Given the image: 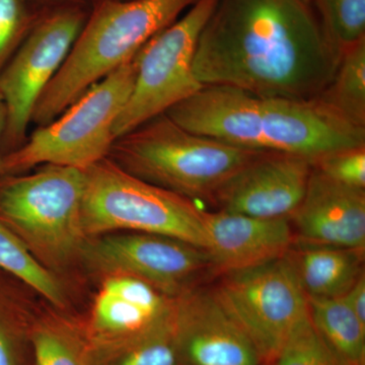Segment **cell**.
Returning <instances> with one entry per match:
<instances>
[{
	"instance_id": "31",
	"label": "cell",
	"mask_w": 365,
	"mask_h": 365,
	"mask_svg": "<svg viewBox=\"0 0 365 365\" xmlns=\"http://www.w3.org/2000/svg\"><path fill=\"white\" fill-rule=\"evenodd\" d=\"M43 2L49 4V9L52 7L63 6V4H85V0H41Z\"/></svg>"
},
{
	"instance_id": "30",
	"label": "cell",
	"mask_w": 365,
	"mask_h": 365,
	"mask_svg": "<svg viewBox=\"0 0 365 365\" xmlns=\"http://www.w3.org/2000/svg\"><path fill=\"white\" fill-rule=\"evenodd\" d=\"M6 108L4 104V100H2L1 96H0V165H1L2 155V140H4V130H6Z\"/></svg>"
},
{
	"instance_id": "3",
	"label": "cell",
	"mask_w": 365,
	"mask_h": 365,
	"mask_svg": "<svg viewBox=\"0 0 365 365\" xmlns=\"http://www.w3.org/2000/svg\"><path fill=\"white\" fill-rule=\"evenodd\" d=\"M262 153L191 133L165 113L118 137L108 157L143 181L210 202L225 182Z\"/></svg>"
},
{
	"instance_id": "7",
	"label": "cell",
	"mask_w": 365,
	"mask_h": 365,
	"mask_svg": "<svg viewBox=\"0 0 365 365\" xmlns=\"http://www.w3.org/2000/svg\"><path fill=\"white\" fill-rule=\"evenodd\" d=\"M213 290L253 343L262 362L273 364L289 336L309 316V300L288 253L222 274Z\"/></svg>"
},
{
	"instance_id": "25",
	"label": "cell",
	"mask_w": 365,
	"mask_h": 365,
	"mask_svg": "<svg viewBox=\"0 0 365 365\" xmlns=\"http://www.w3.org/2000/svg\"><path fill=\"white\" fill-rule=\"evenodd\" d=\"M313 165L333 181L365 190V146L327 153L314 160Z\"/></svg>"
},
{
	"instance_id": "23",
	"label": "cell",
	"mask_w": 365,
	"mask_h": 365,
	"mask_svg": "<svg viewBox=\"0 0 365 365\" xmlns=\"http://www.w3.org/2000/svg\"><path fill=\"white\" fill-rule=\"evenodd\" d=\"M273 364L345 365L319 337L309 316L289 336Z\"/></svg>"
},
{
	"instance_id": "14",
	"label": "cell",
	"mask_w": 365,
	"mask_h": 365,
	"mask_svg": "<svg viewBox=\"0 0 365 365\" xmlns=\"http://www.w3.org/2000/svg\"><path fill=\"white\" fill-rule=\"evenodd\" d=\"M295 241L365 248V190L350 188L313 165L306 194L290 216Z\"/></svg>"
},
{
	"instance_id": "6",
	"label": "cell",
	"mask_w": 365,
	"mask_h": 365,
	"mask_svg": "<svg viewBox=\"0 0 365 365\" xmlns=\"http://www.w3.org/2000/svg\"><path fill=\"white\" fill-rule=\"evenodd\" d=\"M85 170L46 165L28 176L0 182V220L45 256L62 258L85 237L81 223Z\"/></svg>"
},
{
	"instance_id": "10",
	"label": "cell",
	"mask_w": 365,
	"mask_h": 365,
	"mask_svg": "<svg viewBox=\"0 0 365 365\" xmlns=\"http://www.w3.org/2000/svg\"><path fill=\"white\" fill-rule=\"evenodd\" d=\"M312 170L306 158L264 151L225 182L210 203L252 217L290 218L304 199Z\"/></svg>"
},
{
	"instance_id": "9",
	"label": "cell",
	"mask_w": 365,
	"mask_h": 365,
	"mask_svg": "<svg viewBox=\"0 0 365 365\" xmlns=\"http://www.w3.org/2000/svg\"><path fill=\"white\" fill-rule=\"evenodd\" d=\"M88 13L81 4L43 11L0 72V96L6 108L2 145L9 153L26 140L34 109L63 66Z\"/></svg>"
},
{
	"instance_id": "29",
	"label": "cell",
	"mask_w": 365,
	"mask_h": 365,
	"mask_svg": "<svg viewBox=\"0 0 365 365\" xmlns=\"http://www.w3.org/2000/svg\"><path fill=\"white\" fill-rule=\"evenodd\" d=\"M344 299L352 309L355 316L365 326V274L362 273L349 292L344 295Z\"/></svg>"
},
{
	"instance_id": "22",
	"label": "cell",
	"mask_w": 365,
	"mask_h": 365,
	"mask_svg": "<svg viewBox=\"0 0 365 365\" xmlns=\"http://www.w3.org/2000/svg\"><path fill=\"white\" fill-rule=\"evenodd\" d=\"M96 324L109 332L137 333L150 330L167 316H158L125 299L119 295L102 289L96 299Z\"/></svg>"
},
{
	"instance_id": "16",
	"label": "cell",
	"mask_w": 365,
	"mask_h": 365,
	"mask_svg": "<svg viewBox=\"0 0 365 365\" xmlns=\"http://www.w3.org/2000/svg\"><path fill=\"white\" fill-rule=\"evenodd\" d=\"M182 351L189 365H260L248 336L227 313L213 289L185 299L179 313Z\"/></svg>"
},
{
	"instance_id": "4",
	"label": "cell",
	"mask_w": 365,
	"mask_h": 365,
	"mask_svg": "<svg viewBox=\"0 0 365 365\" xmlns=\"http://www.w3.org/2000/svg\"><path fill=\"white\" fill-rule=\"evenodd\" d=\"M136 71L134 57L91 86L23 145L4 155L0 174L16 176L43 163L85 170L108 158L116 140L115 124L130 98Z\"/></svg>"
},
{
	"instance_id": "27",
	"label": "cell",
	"mask_w": 365,
	"mask_h": 365,
	"mask_svg": "<svg viewBox=\"0 0 365 365\" xmlns=\"http://www.w3.org/2000/svg\"><path fill=\"white\" fill-rule=\"evenodd\" d=\"M176 346L167 338L146 341L129 353L120 365H177Z\"/></svg>"
},
{
	"instance_id": "17",
	"label": "cell",
	"mask_w": 365,
	"mask_h": 365,
	"mask_svg": "<svg viewBox=\"0 0 365 365\" xmlns=\"http://www.w3.org/2000/svg\"><path fill=\"white\" fill-rule=\"evenodd\" d=\"M288 254L307 299L344 297L364 273V250L295 241Z\"/></svg>"
},
{
	"instance_id": "21",
	"label": "cell",
	"mask_w": 365,
	"mask_h": 365,
	"mask_svg": "<svg viewBox=\"0 0 365 365\" xmlns=\"http://www.w3.org/2000/svg\"><path fill=\"white\" fill-rule=\"evenodd\" d=\"M327 39L338 52L365 39V0H312Z\"/></svg>"
},
{
	"instance_id": "13",
	"label": "cell",
	"mask_w": 365,
	"mask_h": 365,
	"mask_svg": "<svg viewBox=\"0 0 365 365\" xmlns=\"http://www.w3.org/2000/svg\"><path fill=\"white\" fill-rule=\"evenodd\" d=\"M261 98L223 85H204L165 112L185 130L245 150L266 151Z\"/></svg>"
},
{
	"instance_id": "8",
	"label": "cell",
	"mask_w": 365,
	"mask_h": 365,
	"mask_svg": "<svg viewBox=\"0 0 365 365\" xmlns=\"http://www.w3.org/2000/svg\"><path fill=\"white\" fill-rule=\"evenodd\" d=\"M217 0H198L182 18L151 38L137 53L135 83L115 124L128 133L200 90L193 71L197 43Z\"/></svg>"
},
{
	"instance_id": "24",
	"label": "cell",
	"mask_w": 365,
	"mask_h": 365,
	"mask_svg": "<svg viewBox=\"0 0 365 365\" xmlns=\"http://www.w3.org/2000/svg\"><path fill=\"white\" fill-rule=\"evenodd\" d=\"M29 0H0V72L39 18Z\"/></svg>"
},
{
	"instance_id": "5",
	"label": "cell",
	"mask_w": 365,
	"mask_h": 365,
	"mask_svg": "<svg viewBox=\"0 0 365 365\" xmlns=\"http://www.w3.org/2000/svg\"><path fill=\"white\" fill-rule=\"evenodd\" d=\"M85 235L130 230L206 250L203 209L193 200L139 179L106 158L85 170Z\"/></svg>"
},
{
	"instance_id": "26",
	"label": "cell",
	"mask_w": 365,
	"mask_h": 365,
	"mask_svg": "<svg viewBox=\"0 0 365 365\" xmlns=\"http://www.w3.org/2000/svg\"><path fill=\"white\" fill-rule=\"evenodd\" d=\"M34 348L36 365H83L73 348L49 331L36 334Z\"/></svg>"
},
{
	"instance_id": "18",
	"label": "cell",
	"mask_w": 365,
	"mask_h": 365,
	"mask_svg": "<svg viewBox=\"0 0 365 365\" xmlns=\"http://www.w3.org/2000/svg\"><path fill=\"white\" fill-rule=\"evenodd\" d=\"M309 300V314L322 340L345 365H365V326L344 297Z\"/></svg>"
},
{
	"instance_id": "1",
	"label": "cell",
	"mask_w": 365,
	"mask_h": 365,
	"mask_svg": "<svg viewBox=\"0 0 365 365\" xmlns=\"http://www.w3.org/2000/svg\"><path fill=\"white\" fill-rule=\"evenodd\" d=\"M341 54L302 0H217L197 43L201 85L235 86L262 98H313Z\"/></svg>"
},
{
	"instance_id": "11",
	"label": "cell",
	"mask_w": 365,
	"mask_h": 365,
	"mask_svg": "<svg viewBox=\"0 0 365 365\" xmlns=\"http://www.w3.org/2000/svg\"><path fill=\"white\" fill-rule=\"evenodd\" d=\"M261 122L266 151L312 163L333 151L365 146V128L346 121L318 98H261Z\"/></svg>"
},
{
	"instance_id": "32",
	"label": "cell",
	"mask_w": 365,
	"mask_h": 365,
	"mask_svg": "<svg viewBox=\"0 0 365 365\" xmlns=\"http://www.w3.org/2000/svg\"><path fill=\"white\" fill-rule=\"evenodd\" d=\"M302 1L304 2V4H309V6H312V0H302Z\"/></svg>"
},
{
	"instance_id": "15",
	"label": "cell",
	"mask_w": 365,
	"mask_h": 365,
	"mask_svg": "<svg viewBox=\"0 0 365 365\" xmlns=\"http://www.w3.org/2000/svg\"><path fill=\"white\" fill-rule=\"evenodd\" d=\"M206 250L213 273L261 265L287 255L295 242L289 218L252 217L218 210L203 212Z\"/></svg>"
},
{
	"instance_id": "12",
	"label": "cell",
	"mask_w": 365,
	"mask_h": 365,
	"mask_svg": "<svg viewBox=\"0 0 365 365\" xmlns=\"http://www.w3.org/2000/svg\"><path fill=\"white\" fill-rule=\"evenodd\" d=\"M91 255L102 268L133 276L167 292L212 271L205 250L163 235L140 232L103 237Z\"/></svg>"
},
{
	"instance_id": "20",
	"label": "cell",
	"mask_w": 365,
	"mask_h": 365,
	"mask_svg": "<svg viewBox=\"0 0 365 365\" xmlns=\"http://www.w3.org/2000/svg\"><path fill=\"white\" fill-rule=\"evenodd\" d=\"M0 270L29 285L55 306L63 304V294L58 282L34 258L25 242L1 220Z\"/></svg>"
},
{
	"instance_id": "28",
	"label": "cell",
	"mask_w": 365,
	"mask_h": 365,
	"mask_svg": "<svg viewBox=\"0 0 365 365\" xmlns=\"http://www.w3.org/2000/svg\"><path fill=\"white\" fill-rule=\"evenodd\" d=\"M4 309L0 302V365H19L13 328Z\"/></svg>"
},
{
	"instance_id": "19",
	"label": "cell",
	"mask_w": 365,
	"mask_h": 365,
	"mask_svg": "<svg viewBox=\"0 0 365 365\" xmlns=\"http://www.w3.org/2000/svg\"><path fill=\"white\" fill-rule=\"evenodd\" d=\"M316 98L346 121L365 128V39L341 53L332 81Z\"/></svg>"
},
{
	"instance_id": "2",
	"label": "cell",
	"mask_w": 365,
	"mask_h": 365,
	"mask_svg": "<svg viewBox=\"0 0 365 365\" xmlns=\"http://www.w3.org/2000/svg\"><path fill=\"white\" fill-rule=\"evenodd\" d=\"M197 1L93 0L63 66L38 101L32 122L45 126L56 119Z\"/></svg>"
}]
</instances>
